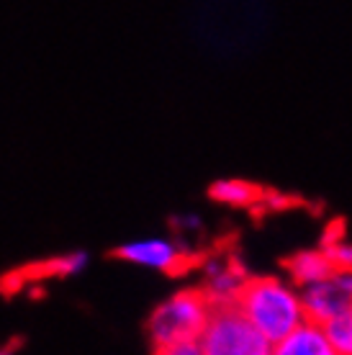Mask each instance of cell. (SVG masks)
Masks as SVG:
<instances>
[{"mask_svg":"<svg viewBox=\"0 0 352 355\" xmlns=\"http://www.w3.org/2000/svg\"><path fill=\"white\" fill-rule=\"evenodd\" d=\"M237 306L270 343L288 338L293 329L308 322L301 288L278 275H249Z\"/></svg>","mask_w":352,"mask_h":355,"instance_id":"1","label":"cell"},{"mask_svg":"<svg viewBox=\"0 0 352 355\" xmlns=\"http://www.w3.org/2000/svg\"><path fill=\"white\" fill-rule=\"evenodd\" d=\"M211 302L203 288H183L162 302L150 317V338L155 350L168 347L180 340H198L206 322L211 317Z\"/></svg>","mask_w":352,"mask_h":355,"instance_id":"2","label":"cell"},{"mask_svg":"<svg viewBox=\"0 0 352 355\" xmlns=\"http://www.w3.org/2000/svg\"><path fill=\"white\" fill-rule=\"evenodd\" d=\"M198 343L203 355H273L275 345L247 320L237 304L213 306Z\"/></svg>","mask_w":352,"mask_h":355,"instance_id":"3","label":"cell"},{"mask_svg":"<svg viewBox=\"0 0 352 355\" xmlns=\"http://www.w3.org/2000/svg\"><path fill=\"white\" fill-rule=\"evenodd\" d=\"M306 320L326 324L352 304V273L350 270H332V273L317 281V284L301 288Z\"/></svg>","mask_w":352,"mask_h":355,"instance_id":"4","label":"cell"},{"mask_svg":"<svg viewBox=\"0 0 352 355\" xmlns=\"http://www.w3.org/2000/svg\"><path fill=\"white\" fill-rule=\"evenodd\" d=\"M203 293L211 302V306H234L242 288L247 286L249 275L239 260L229 252H216L203 258Z\"/></svg>","mask_w":352,"mask_h":355,"instance_id":"5","label":"cell"},{"mask_svg":"<svg viewBox=\"0 0 352 355\" xmlns=\"http://www.w3.org/2000/svg\"><path fill=\"white\" fill-rule=\"evenodd\" d=\"M114 258L129 260V263H137V266L144 268H155V270H162V273L170 275L185 273L188 268H193L198 263V258H193L188 250L177 248L175 242L170 240L126 242V245L114 250Z\"/></svg>","mask_w":352,"mask_h":355,"instance_id":"6","label":"cell"},{"mask_svg":"<svg viewBox=\"0 0 352 355\" xmlns=\"http://www.w3.org/2000/svg\"><path fill=\"white\" fill-rule=\"evenodd\" d=\"M285 266V273H288V281L299 288H306V286L317 284L322 278L335 270L332 260L326 255L324 248H306V250H296L293 255H288V260L283 263Z\"/></svg>","mask_w":352,"mask_h":355,"instance_id":"7","label":"cell"},{"mask_svg":"<svg viewBox=\"0 0 352 355\" xmlns=\"http://www.w3.org/2000/svg\"><path fill=\"white\" fill-rule=\"evenodd\" d=\"M273 355H340V353L329 343L322 324H317V322H303L299 329H293L288 338L275 343Z\"/></svg>","mask_w":352,"mask_h":355,"instance_id":"8","label":"cell"},{"mask_svg":"<svg viewBox=\"0 0 352 355\" xmlns=\"http://www.w3.org/2000/svg\"><path fill=\"white\" fill-rule=\"evenodd\" d=\"M263 191L265 188L242 180V178H221L209 186V198L216 204L234 206V209H252V206H260Z\"/></svg>","mask_w":352,"mask_h":355,"instance_id":"9","label":"cell"},{"mask_svg":"<svg viewBox=\"0 0 352 355\" xmlns=\"http://www.w3.org/2000/svg\"><path fill=\"white\" fill-rule=\"evenodd\" d=\"M326 332L329 343L335 345V350L340 355H352V304L344 311H340L337 317L322 324Z\"/></svg>","mask_w":352,"mask_h":355,"instance_id":"10","label":"cell"},{"mask_svg":"<svg viewBox=\"0 0 352 355\" xmlns=\"http://www.w3.org/2000/svg\"><path fill=\"white\" fill-rule=\"evenodd\" d=\"M322 248L326 250L335 270H350L352 273V240H347L342 234H332V237H326Z\"/></svg>","mask_w":352,"mask_h":355,"instance_id":"11","label":"cell"},{"mask_svg":"<svg viewBox=\"0 0 352 355\" xmlns=\"http://www.w3.org/2000/svg\"><path fill=\"white\" fill-rule=\"evenodd\" d=\"M296 204V198H291L288 193H283V191H263V198H260V206L265 209H270V211H285V209H291Z\"/></svg>","mask_w":352,"mask_h":355,"instance_id":"12","label":"cell"},{"mask_svg":"<svg viewBox=\"0 0 352 355\" xmlns=\"http://www.w3.org/2000/svg\"><path fill=\"white\" fill-rule=\"evenodd\" d=\"M155 355H203V350L198 340H180V343L155 350Z\"/></svg>","mask_w":352,"mask_h":355,"instance_id":"13","label":"cell"}]
</instances>
